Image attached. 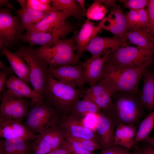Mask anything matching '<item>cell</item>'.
Wrapping results in <instances>:
<instances>
[{"instance_id":"9a60e30c","label":"cell","mask_w":154,"mask_h":154,"mask_svg":"<svg viewBox=\"0 0 154 154\" xmlns=\"http://www.w3.org/2000/svg\"><path fill=\"white\" fill-rule=\"evenodd\" d=\"M38 135L32 133L21 122L0 116V136L2 138H17L30 140L36 139Z\"/></svg>"},{"instance_id":"ab89813d","label":"cell","mask_w":154,"mask_h":154,"mask_svg":"<svg viewBox=\"0 0 154 154\" xmlns=\"http://www.w3.org/2000/svg\"><path fill=\"white\" fill-rule=\"evenodd\" d=\"M135 154H154V146L149 144L141 148L135 145Z\"/></svg>"},{"instance_id":"7bdbcfd3","label":"cell","mask_w":154,"mask_h":154,"mask_svg":"<svg viewBox=\"0 0 154 154\" xmlns=\"http://www.w3.org/2000/svg\"><path fill=\"white\" fill-rule=\"evenodd\" d=\"M54 151L56 154H70L64 142L61 146Z\"/></svg>"},{"instance_id":"9c48e42d","label":"cell","mask_w":154,"mask_h":154,"mask_svg":"<svg viewBox=\"0 0 154 154\" xmlns=\"http://www.w3.org/2000/svg\"><path fill=\"white\" fill-rule=\"evenodd\" d=\"M66 137L64 130L58 125L41 132L31 143L33 154H47L61 146Z\"/></svg>"},{"instance_id":"4fadbf2b","label":"cell","mask_w":154,"mask_h":154,"mask_svg":"<svg viewBox=\"0 0 154 154\" xmlns=\"http://www.w3.org/2000/svg\"><path fill=\"white\" fill-rule=\"evenodd\" d=\"M102 29L108 31L125 41L127 31L125 14L121 6L117 5L110 9L109 14L100 22L98 25Z\"/></svg>"},{"instance_id":"1f68e13d","label":"cell","mask_w":154,"mask_h":154,"mask_svg":"<svg viewBox=\"0 0 154 154\" xmlns=\"http://www.w3.org/2000/svg\"><path fill=\"white\" fill-rule=\"evenodd\" d=\"M154 127V110L150 112L139 124L134 141V146L149 136Z\"/></svg>"},{"instance_id":"603a6c76","label":"cell","mask_w":154,"mask_h":154,"mask_svg":"<svg viewBox=\"0 0 154 154\" xmlns=\"http://www.w3.org/2000/svg\"><path fill=\"white\" fill-rule=\"evenodd\" d=\"M68 17L62 11L48 13L41 20L27 30L26 32H43L59 28L65 23Z\"/></svg>"},{"instance_id":"ac0fdd59","label":"cell","mask_w":154,"mask_h":154,"mask_svg":"<svg viewBox=\"0 0 154 154\" xmlns=\"http://www.w3.org/2000/svg\"><path fill=\"white\" fill-rule=\"evenodd\" d=\"M109 53L101 56L92 57L82 63V73L85 83L90 86L96 84L100 80L105 64L108 60Z\"/></svg>"},{"instance_id":"484cf974","label":"cell","mask_w":154,"mask_h":154,"mask_svg":"<svg viewBox=\"0 0 154 154\" xmlns=\"http://www.w3.org/2000/svg\"><path fill=\"white\" fill-rule=\"evenodd\" d=\"M137 130L135 125L119 124L114 133L113 145H119L126 149H130L134 146V141Z\"/></svg>"},{"instance_id":"6da1fadb","label":"cell","mask_w":154,"mask_h":154,"mask_svg":"<svg viewBox=\"0 0 154 154\" xmlns=\"http://www.w3.org/2000/svg\"><path fill=\"white\" fill-rule=\"evenodd\" d=\"M149 66L133 68L114 64L108 60L104 66L99 81L108 86L114 94L119 91L139 93L140 81Z\"/></svg>"},{"instance_id":"e0dca14e","label":"cell","mask_w":154,"mask_h":154,"mask_svg":"<svg viewBox=\"0 0 154 154\" xmlns=\"http://www.w3.org/2000/svg\"><path fill=\"white\" fill-rule=\"evenodd\" d=\"M127 45L126 41L115 35L111 37L97 35L86 46L85 51L89 52L92 57L101 56L111 53L120 46Z\"/></svg>"},{"instance_id":"7402d4cb","label":"cell","mask_w":154,"mask_h":154,"mask_svg":"<svg viewBox=\"0 0 154 154\" xmlns=\"http://www.w3.org/2000/svg\"><path fill=\"white\" fill-rule=\"evenodd\" d=\"M101 29L90 20L87 19L85 21L77 34L76 38V54L79 58L85 51L86 46L97 35Z\"/></svg>"},{"instance_id":"4316f807","label":"cell","mask_w":154,"mask_h":154,"mask_svg":"<svg viewBox=\"0 0 154 154\" xmlns=\"http://www.w3.org/2000/svg\"><path fill=\"white\" fill-rule=\"evenodd\" d=\"M143 77L140 100L144 108L150 112L154 110V73L147 70Z\"/></svg>"},{"instance_id":"e575fe53","label":"cell","mask_w":154,"mask_h":154,"mask_svg":"<svg viewBox=\"0 0 154 154\" xmlns=\"http://www.w3.org/2000/svg\"><path fill=\"white\" fill-rule=\"evenodd\" d=\"M149 0H120L124 8L130 10H137L147 8Z\"/></svg>"},{"instance_id":"d4e9b609","label":"cell","mask_w":154,"mask_h":154,"mask_svg":"<svg viewBox=\"0 0 154 154\" xmlns=\"http://www.w3.org/2000/svg\"><path fill=\"white\" fill-rule=\"evenodd\" d=\"M16 1L21 6V8L16 10L15 12L20 19L23 31H26L33 24L40 21L47 14L29 8L27 6V0Z\"/></svg>"},{"instance_id":"ba28073f","label":"cell","mask_w":154,"mask_h":154,"mask_svg":"<svg viewBox=\"0 0 154 154\" xmlns=\"http://www.w3.org/2000/svg\"><path fill=\"white\" fill-rule=\"evenodd\" d=\"M8 8L0 10V47H10L21 39L23 31L20 19Z\"/></svg>"},{"instance_id":"5bb4252c","label":"cell","mask_w":154,"mask_h":154,"mask_svg":"<svg viewBox=\"0 0 154 154\" xmlns=\"http://www.w3.org/2000/svg\"><path fill=\"white\" fill-rule=\"evenodd\" d=\"M58 125L64 129L67 135L75 138L94 140L99 142L94 131L86 127L82 119L72 115L61 116Z\"/></svg>"},{"instance_id":"c3c4849f","label":"cell","mask_w":154,"mask_h":154,"mask_svg":"<svg viewBox=\"0 0 154 154\" xmlns=\"http://www.w3.org/2000/svg\"><path fill=\"white\" fill-rule=\"evenodd\" d=\"M40 3L50 5L52 3V0H38Z\"/></svg>"},{"instance_id":"cb8c5ba5","label":"cell","mask_w":154,"mask_h":154,"mask_svg":"<svg viewBox=\"0 0 154 154\" xmlns=\"http://www.w3.org/2000/svg\"><path fill=\"white\" fill-rule=\"evenodd\" d=\"M20 138L0 140V154H33L31 143Z\"/></svg>"},{"instance_id":"2e32d148","label":"cell","mask_w":154,"mask_h":154,"mask_svg":"<svg viewBox=\"0 0 154 154\" xmlns=\"http://www.w3.org/2000/svg\"><path fill=\"white\" fill-rule=\"evenodd\" d=\"M114 94L108 86L99 81L96 84L86 90L83 98L94 103L106 113L112 104Z\"/></svg>"},{"instance_id":"3957f363","label":"cell","mask_w":154,"mask_h":154,"mask_svg":"<svg viewBox=\"0 0 154 154\" xmlns=\"http://www.w3.org/2000/svg\"><path fill=\"white\" fill-rule=\"evenodd\" d=\"M86 90L59 81L48 74L43 99L60 115H68L74 104L84 97Z\"/></svg>"},{"instance_id":"f546056e","label":"cell","mask_w":154,"mask_h":154,"mask_svg":"<svg viewBox=\"0 0 154 154\" xmlns=\"http://www.w3.org/2000/svg\"><path fill=\"white\" fill-rule=\"evenodd\" d=\"M101 110L94 103L83 98L74 104L69 114L82 119L88 114H99Z\"/></svg>"},{"instance_id":"277c9868","label":"cell","mask_w":154,"mask_h":154,"mask_svg":"<svg viewBox=\"0 0 154 154\" xmlns=\"http://www.w3.org/2000/svg\"><path fill=\"white\" fill-rule=\"evenodd\" d=\"M78 31H75L70 38L59 39L48 44L33 49L35 53L49 66L57 67L72 66L79 63V58L76 53V41Z\"/></svg>"},{"instance_id":"7dc6e473","label":"cell","mask_w":154,"mask_h":154,"mask_svg":"<svg viewBox=\"0 0 154 154\" xmlns=\"http://www.w3.org/2000/svg\"><path fill=\"white\" fill-rule=\"evenodd\" d=\"M0 68L3 70H12L11 67L10 68L7 67L1 60H0Z\"/></svg>"},{"instance_id":"d6986e66","label":"cell","mask_w":154,"mask_h":154,"mask_svg":"<svg viewBox=\"0 0 154 154\" xmlns=\"http://www.w3.org/2000/svg\"><path fill=\"white\" fill-rule=\"evenodd\" d=\"M5 85L7 90L13 95L30 99L31 106L43 99L42 96L12 74L7 79Z\"/></svg>"},{"instance_id":"30bf717a","label":"cell","mask_w":154,"mask_h":154,"mask_svg":"<svg viewBox=\"0 0 154 154\" xmlns=\"http://www.w3.org/2000/svg\"><path fill=\"white\" fill-rule=\"evenodd\" d=\"M29 105L27 98L14 96L7 90L1 99L0 116L22 122L28 115Z\"/></svg>"},{"instance_id":"8fae6325","label":"cell","mask_w":154,"mask_h":154,"mask_svg":"<svg viewBox=\"0 0 154 154\" xmlns=\"http://www.w3.org/2000/svg\"><path fill=\"white\" fill-rule=\"evenodd\" d=\"M75 26L69 22H66L60 27L43 32H26L21 39L30 44L45 45L66 37L74 30Z\"/></svg>"},{"instance_id":"7a4b0ae2","label":"cell","mask_w":154,"mask_h":154,"mask_svg":"<svg viewBox=\"0 0 154 154\" xmlns=\"http://www.w3.org/2000/svg\"><path fill=\"white\" fill-rule=\"evenodd\" d=\"M139 95V93L125 91L114 94V101L106 114L115 126L121 124L135 125L139 122L145 109Z\"/></svg>"},{"instance_id":"60d3db41","label":"cell","mask_w":154,"mask_h":154,"mask_svg":"<svg viewBox=\"0 0 154 154\" xmlns=\"http://www.w3.org/2000/svg\"><path fill=\"white\" fill-rule=\"evenodd\" d=\"M13 70H1L0 72V94L4 89V85L7 79V78L12 74Z\"/></svg>"},{"instance_id":"4dcf8cb0","label":"cell","mask_w":154,"mask_h":154,"mask_svg":"<svg viewBox=\"0 0 154 154\" xmlns=\"http://www.w3.org/2000/svg\"><path fill=\"white\" fill-rule=\"evenodd\" d=\"M52 5L58 11L64 12L69 16L81 19L84 15L82 10L75 0H52Z\"/></svg>"},{"instance_id":"74e56055","label":"cell","mask_w":154,"mask_h":154,"mask_svg":"<svg viewBox=\"0 0 154 154\" xmlns=\"http://www.w3.org/2000/svg\"><path fill=\"white\" fill-rule=\"evenodd\" d=\"M127 151L126 148L122 146L114 145L108 149L102 150L100 154H124Z\"/></svg>"},{"instance_id":"b9f144b4","label":"cell","mask_w":154,"mask_h":154,"mask_svg":"<svg viewBox=\"0 0 154 154\" xmlns=\"http://www.w3.org/2000/svg\"><path fill=\"white\" fill-rule=\"evenodd\" d=\"M104 6L107 9L112 8L116 6V0H95Z\"/></svg>"},{"instance_id":"f1b7e54d","label":"cell","mask_w":154,"mask_h":154,"mask_svg":"<svg viewBox=\"0 0 154 154\" xmlns=\"http://www.w3.org/2000/svg\"><path fill=\"white\" fill-rule=\"evenodd\" d=\"M128 40L137 46L147 49H154V36L149 30H127L125 35Z\"/></svg>"},{"instance_id":"681fc988","label":"cell","mask_w":154,"mask_h":154,"mask_svg":"<svg viewBox=\"0 0 154 154\" xmlns=\"http://www.w3.org/2000/svg\"><path fill=\"white\" fill-rule=\"evenodd\" d=\"M124 154H132L131 153H130L129 152H128L127 151Z\"/></svg>"},{"instance_id":"8992f818","label":"cell","mask_w":154,"mask_h":154,"mask_svg":"<svg viewBox=\"0 0 154 154\" xmlns=\"http://www.w3.org/2000/svg\"><path fill=\"white\" fill-rule=\"evenodd\" d=\"M60 116L44 99L31 106L24 125L32 133L39 134L58 124Z\"/></svg>"},{"instance_id":"f35d334b","label":"cell","mask_w":154,"mask_h":154,"mask_svg":"<svg viewBox=\"0 0 154 154\" xmlns=\"http://www.w3.org/2000/svg\"><path fill=\"white\" fill-rule=\"evenodd\" d=\"M70 154H94V152L88 151L81 147L71 146L64 141Z\"/></svg>"},{"instance_id":"836d02e7","label":"cell","mask_w":154,"mask_h":154,"mask_svg":"<svg viewBox=\"0 0 154 154\" xmlns=\"http://www.w3.org/2000/svg\"><path fill=\"white\" fill-rule=\"evenodd\" d=\"M27 3L28 7L29 8L47 14L59 11L55 7L43 4L38 0H27Z\"/></svg>"},{"instance_id":"f6af8a7d","label":"cell","mask_w":154,"mask_h":154,"mask_svg":"<svg viewBox=\"0 0 154 154\" xmlns=\"http://www.w3.org/2000/svg\"><path fill=\"white\" fill-rule=\"evenodd\" d=\"M76 1L85 15L86 11L85 7V1L84 0H76Z\"/></svg>"},{"instance_id":"d6a6232c","label":"cell","mask_w":154,"mask_h":154,"mask_svg":"<svg viewBox=\"0 0 154 154\" xmlns=\"http://www.w3.org/2000/svg\"><path fill=\"white\" fill-rule=\"evenodd\" d=\"M108 12V9L104 6L94 0L85 15L90 20H102Z\"/></svg>"},{"instance_id":"83f0119b","label":"cell","mask_w":154,"mask_h":154,"mask_svg":"<svg viewBox=\"0 0 154 154\" xmlns=\"http://www.w3.org/2000/svg\"><path fill=\"white\" fill-rule=\"evenodd\" d=\"M125 16L127 30H149L151 31L146 8L137 10L129 11L125 14Z\"/></svg>"},{"instance_id":"bcb514c9","label":"cell","mask_w":154,"mask_h":154,"mask_svg":"<svg viewBox=\"0 0 154 154\" xmlns=\"http://www.w3.org/2000/svg\"><path fill=\"white\" fill-rule=\"evenodd\" d=\"M143 141L147 144L154 146V137L149 136Z\"/></svg>"},{"instance_id":"ee69618b","label":"cell","mask_w":154,"mask_h":154,"mask_svg":"<svg viewBox=\"0 0 154 154\" xmlns=\"http://www.w3.org/2000/svg\"><path fill=\"white\" fill-rule=\"evenodd\" d=\"M9 0H0V6H5L6 7V8L10 9L13 8V7L12 5L9 3Z\"/></svg>"},{"instance_id":"8d00e7d4","label":"cell","mask_w":154,"mask_h":154,"mask_svg":"<svg viewBox=\"0 0 154 154\" xmlns=\"http://www.w3.org/2000/svg\"><path fill=\"white\" fill-rule=\"evenodd\" d=\"M151 31L154 36V0H149L146 8Z\"/></svg>"},{"instance_id":"44dd1931","label":"cell","mask_w":154,"mask_h":154,"mask_svg":"<svg viewBox=\"0 0 154 154\" xmlns=\"http://www.w3.org/2000/svg\"><path fill=\"white\" fill-rule=\"evenodd\" d=\"M0 48L1 55L6 57L13 72L21 80L27 84H29V69L20 52L18 50L15 52L12 53L4 46L0 47Z\"/></svg>"},{"instance_id":"7c38bea8","label":"cell","mask_w":154,"mask_h":154,"mask_svg":"<svg viewBox=\"0 0 154 154\" xmlns=\"http://www.w3.org/2000/svg\"><path fill=\"white\" fill-rule=\"evenodd\" d=\"M82 63L72 66H49L48 74L60 82L82 88L85 83L82 73Z\"/></svg>"},{"instance_id":"d590c367","label":"cell","mask_w":154,"mask_h":154,"mask_svg":"<svg viewBox=\"0 0 154 154\" xmlns=\"http://www.w3.org/2000/svg\"><path fill=\"white\" fill-rule=\"evenodd\" d=\"M74 138L79 143L82 147L89 151L94 152L95 150L102 148L99 143L96 141L90 139Z\"/></svg>"},{"instance_id":"ffe728a7","label":"cell","mask_w":154,"mask_h":154,"mask_svg":"<svg viewBox=\"0 0 154 154\" xmlns=\"http://www.w3.org/2000/svg\"><path fill=\"white\" fill-rule=\"evenodd\" d=\"M114 127L106 114L101 111L98 114L96 130L102 150L108 149L113 145Z\"/></svg>"},{"instance_id":"52a82bcc","label":"cell","mask_w":154,"mask_h":154,"mask_svg":"<svg viewBox=\"0 0 154 154\" xmlns=\"http://www.w3.org/2000/svg\"><path fill=\"white\" fill-rule=\"evenodd\" d=\"M18 50L24 57L29 68L30 83L33 89L43 97L49 65L37 55L31 46L28 48L22 46Z\"/></svg>"},{"instance_id":"5b68a950","label":"cell","mask_w":154,"mask_h":154,"mask_svg":"<svg viewBox=\"0 0 154 154\" xmlns=\"http://www.w3.org/2000/svg\"><path fill=\"white\" fill-rule=\"evenodd\" d=\"M154 58V49L128 45L120 46L109 55L108 61L114 64L133 68L149 66Z\"/></svg>"}]
</instances>
